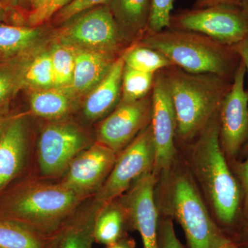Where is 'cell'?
<instances>
[{
  "mask_svg": "<svg viewBox=\"0 0 248 248\" xmlns=\"http://www.w3.org/2000/svg\"><path fill=\"white\" fill-rule=\"evenodd\" d=\"M19 14L12 12L0 4V23L8 20L9 18L18 17Z\"/></svg>",
  "mask_w": 248,
  "mask_h": 248,
  "instance_id": "f35d334b",
  "label": "cell"
},
{
  "mask_svg": "<svg viewBox=\"0 0 248 248\" xmlns=\"http://www.w3.org/2000/svg\"><path fill=\"white\" fill-rule=\"evenodd\" d=\"M153 0H112L109 7L122 36L144 35L148 30Z\"/></svg>",
  "mask_w": 248,
  "mask_h": 248,
  "instance_id": "ffe728a7",
  "label": "cell"
},
{
  "mask_svg": "<svg viewBox=\"0 0 248 248\" xmlns=\"http://www.w3.org/2000/svg\"><path fill=\"white\" fill-rule=\"evenodd\" d=\"M53 65L54 88L68 90L74 74L76 53L73 47L60 43L50 51Z\"/></svg>",
  "mask_w": 248,
  "mask_h": 248,
  "instance_id": "484cf974",
  "label": "cell"
},
{
  "mask_svg": "<svg viewBox=\"0 0 248 248\" xmlns=\"http://www.w3.org/2000/svg\"><path fill=\"white\" fill-rule=\"evenodd\" d=\"M161 71L175 112L176 137L182 141L193 140L219 113L232 81L210 73H187L174 66Z\"/></svg>",
  "mask_w": 248,
  "mask_h": 248,
  "instance_id": "6da1fadb",
  "label": "cell"
},
{
  "mask_svg": "<svg viewBox=\"0 0 248 248\" xmlns=\"http://www.w3.org/2000/svg\"><path fill=\"white\" fill-rule=\"evenodd\" d=\"M174 0H153L147 32H158L170 28Z\"/></svg>",
  "mask_w": 248,
  "mask_h": 248,
  "instance_id": "f1b7e54d",
  "label": "cell"
},
{
  "mask_svg": "<svg viewBox=\"0 0 248 248\" xmlns=\"http://www.w3.org/2000/svg\"><path fill=\"white\" fill-rule=\"evenodd\" d=\"M246 243H247V245L248 246V231L247 236H246Z\"/></svg>",
  "mask_w": 248,
  "mask_h": 248,
  "instance_id": "7bdbcfd3",
  "label": "cell"
},
{
  "mask_svg": "<svg viewBox=\"0 0 248 248\" xmlns=\"http://www.w3.org/2000/svg\"><path fill=\"white\" fill-rule=\"evenodd\" d=\"M74 99L66 89L51 88L32 91L29 103L34 115L56 122L62 120L71 112Z\"/></svg>",
  "mask_w": 248,
  "mask_h": 248,
  "instance_id": "44dd1931",
  "label": "cell"
},
{
  "mask_svg": "<svg viewBox=\"0 0 248 248\" xmlns=\"http://www.w3.org/2000/svg\"><path fill=\"white\" fill-rule=\"evenodd\" d=\"M152 93L134 102H121L99 124L95 141L119 154L151 122Z\"/></svg>",
  "mask_w": 248,
  "mask_h": 248,
  "instance_id": "30bf717a",
  "label": "cell"
},
{
  "mask_svg": "<svg viewBox=\"0 0 248 248\" xmlns=\"http://www.w3.org/2000/svg\"><path fill=\"white\" fill-rule=\"evenodd\" d=\"M76 65L68 91L75 98L91 92L112 68L119 57L115 53H104L74 48Z\"/></svg>",
  "mask_w": 248,
  "mask_h": 248,
  "instance_id": "ac0fdd59",
  "label": "cell"
},
{
  "mask_svg": "<svg viewBox=\"0 0 248 248\" xmlns=\"http://www.w3.org/2000/svg\"><path fill=\"white\" fill-rule=\"evenodd\" d=\"M72 0H50L41 9L35 11H29L26 16V19L29 27H40L48 22L60 10L64 7Z\"/></svg>",
  "mask_w": 248,
  "mask_h": 248,
  "instance_id": "4dcf8cb0",
  "label": "cell"
},
{
  "mask_svg": "<svg viewBox=\"0 0 248 248\" xmlns=\"http://www.w3.org/2000/svg\"><path fill=\"white\" fill-rule=\"evenodd\" d=\"M235 168L243 192L244 213L248 224V157L244 162L236 164Z\"/></svg>",
  "mask_w": 248,
  "mask_h": 248,
  "instance_id": "d6a6232c",
  "label": "cell"
},
{
  "mask_svg": "<svg viewBox=\"0 0 248 248\" xmlns=\"http://www.w3.org/2000/svg\"><path fill=\"white\" fill-rule=\"evenodd\" d=\"M241 0H195L194 9H202L216 5H234L241 6Z\"/></svg>",
  "mask_w": 248,
  "mask_h": 248,
  "instance_id": "836d02e7",
  "label": "cell"
},
{
  "mask_svg": "<svg viewBox=\"0 0 248 248\" xmlns=\"http://www.w3.org/2000/svg\"><path fill=\"white\" fill-rule=\"evenodd\" d=\"M156 179L154 171L146 173L119 197L128 214L131 228L141 235L143 248H160L154 197Z\"/></svg>",
  "mask_w": 248,
  "mask_h": 248,
  "instance_id": "5bb4252c",
  "label": "cell"
},
{
  "mask_svg": "<svg viewBox=\"0 0 248 248\" xmlns=\"http://www.w3.org/2000/svg\"><path fill=\"white\" fill-rule=\"evenodd\" d=\"M140 44L158 50L183 71L210 73L231 81L241 61L232 46L192 31L167 28L146 32Z\"/></svg>",
  "mask_w": 248,
  "mask_h": 248,
  "instance_id": "3957f363",
  "label": "cell"
},
{
  "mask_svg": "<svg viewBox=\"0 0 248 248\" xmlns=\"http://www.w3.org/2000/svg\"><path fill=\"white\" fill-rule=\"evenodd\" d=\"M0 4L16 14L25 15L27 13L23 6L22 0H0Z\"/></svg>",
  "mask_w": 248,
  "mask_h": 248,
  "instance_id": "d590c367",
  "label": "cell"
},
{
  "mask_svg": "<svg viewBox=\"0 0 248 248\" xmlns=\"http://www.w3.org/2000/svg\"><path fill=\"white\" fill-rule=\"evenodd\" d=\"M155 74L138 71L124 64L121 102H134L151 94Z\"/></svg>",
  "mask_w": 248,
  "mask_h": 248,
  "instance_id": "4316f807",
  "label": "cell"
},
{
  "mask_svg": "<svg viewBox=\"0 0 248 248\" xmlns=\"http://www.w3.org/2000/svg\"><path fill=\"white\" fill-rule=\"evenodd\" d=\"M218 113L199 135L192 161L217 218L223 224L231 225L239 213L241 190L227 164L220 143Z\"/></svg>",
  "mask_w": 248,
  "mask_h": 248,
  "instance_id": "277c9868",
  "label": "cell"
},
{
  "mask_svg": "<svg viewBox=\"0 0 248 248\" xmlns=\"http://www.w3.org/2000/svg\"><path fill=\"white\" fill-rule=\"evenodd\" d=\"M155 148L151 124L120 152L112 170L94 198L103 204L123 195L146 173L154 170Z\"/></svg>",
  "mask_w": 248,
  "mask_h": 248,
  "instance_id": "ba28073f",
  "label": "cell"
},
{
  "mask_svg": "<svg viewBox=\"0 0 248 248\" xmlns=\"http://www.w3.org/2000/svg\"><path fill=\"white\" fill-rule=\"evenodd\" d=\"M131 228L128 214L120 199L104 204L99 210L94 226V239L97 244L108 245L128 236Z\"/></svg>",
  "mask_w": 248,
  "mask_h": 248,
  "instance_id": "d6986e66",
  "label": "cell"
},
{
  "mask_svg": "<svg viewBox=\"0 0 248 248\" xmlns=\"http://www.w3.org/2000/svg\"><path fill=\"white\" fill-rule=\"evenodd\" d=\"M94 142L76 124L56 121L46 125L37 143L40 177L58 181L72 161Z\"/></svg>",
  "mask_w": 248,
  "mask_h": 248,
  "instance_id": "52a82bcc",
  "label": "cell"
},
{
  "mask_svg": "<svg viewBox=\"0 0 248 248\" xmlns=\"http://www.w3.org/2000/svg\"><path fill=\"white\" fill-rule=\"evenodd\" d=\"M152 99L153 110L151 125L155 148L153 171L156 174L169 172L176 154L174 145L177 129L175 112L161 71L155 74Z\"/></svg>",
  "mask_w": 248,
  "mask_h": 248,
  "instance_id": "7c38bea8",
  "label": "cell"
},
{
  "mask_svg": "<svg viewBox=\"0 0 248 248\" xmlns=\"http://www.w3.org/2000/svg\"><path fill=\"white\" fill-rule=\"evenodd\" d=\"M83 14L60 31V43L99 53H117L123 36L108 5Z\"/></svg>",
  "mask_w": 248,
  "mask_h": 248,
  "instance_id": "9c48e42d",
  "label": "cell"
},
{
  "mask_svg": "<svg viewBox=\"0 0 248 248\" xmlns=\"http://www.w3.org/2000/svg\"><path fill=\"white\" fill-rule=\"evenodd\" d=\"M125 66L148 73H155L172 66L165 55L146 46L136 45L122 55Z\"/></svg>",
  "mask_w": 248,
  "mask_h": 248,
  "instance_id": "cb8c5ba5",
  "label": "cell"
},
{
  "mask_svg": "<svg viewBox=\"0 0 248 248\" xmlns=\"http://www.w3.org/2000/svg\"><path fill=\"white\" fill-rule=\"evenodd\" d=\"M160 248H184L178 239L172 220L166 219L159 229Z\"/></svg>",
  "mask_w": 248,
  "mask_h": 248,
  "instance_id": "1f68e13d",
  "label": "cell"
},
{
  "mask_svg": "<svg viewBox=\"0 0 248 248\" xmlns=\"http://www.w3.org/2000/svg\"><path fill=\"white\" fill-rule=\"evenodd\" d=\"M241 8L248 17V0H241Z\"/></svg>",
  "mask_w": 248,
  "mask_h": 248,
  "instance_id": "60d3db41",
  "label": "cell"
},
{
  "mask_svg": "<svg viewBox=\"0 0 248 248\" xmlns=\"http://www.w3.org/2000/svg\"><path fill=\"white\" fill-rule=\"evenodd\" d=\"M50 1V0H30V11H37L48 4Z\"/></svg>",
  "mask_w": 248,
  "mask_h": 248,
  "instance_id": "ab89813d",
  "label": "cell"
},
{
  "mask_svg": "<svg viewBox=\"0 0 248 248\" xmlns=\"http://www.w3.org/2000/svg\"><path fill=\"white\" fill-rule=\"evenodd\" d=\"M103 205L94 197L85 201L52 236L48 248H93L96 217Z\"/></svg>",
  "mask_w": 248,
  "mask_h": 248,
  "instance_id": "9a60e30c",
  "label": "cell"
},
{
  "mask_svg": "<svg viewBox=\"0 0 248 248\" xmlns=\"http://www.w3.org/2000/svg\"><path fill=\"white\" fill-rule=\"evenodd\" d=\"M22 86L32 91L54 88L53 69L50 52H43L26 62L23 69Z\"/></svg>",
  "mask_w": 248,
  "mask_h": 248,
  "instance_id": "d4e9b609",
  "label": "cell"
},
{
  "mask_svg": "<svg viewBox=\"0 0 248 248\" xmlns=\"http://www.w3.org/2000/svg\"><path fill=\"white\" fill-rule=\"evenodd\" d=\"M232 47L239 55L241 61L246 66V73H248V37L238 45L233 46Z\"/></svg>",
  "mask_w": 248,
  "mask_h": 248,
  "instance_id": "e575fe53",
  "label": "cell"
},
{
  "mask_svg": "<svg viewBox=\"0 0 248 248\" xmlns=\"http://www.w3.org/2000/svg\"><path fill=\"white\" fill-rule=\"evenodd\" d=\"M25 63H11L0 67V108L5 107L19 88Z\"/></svg>",
  "mask_w": 248,
  "mask_h": 248,
  "instance_id": "83f0119b",
  "label": "cell"
},
{
  "mask_svg": "<svg viewBox=\"0 0 248 248\" xmlns=\"http://www.w3.org/2000/svg\"><path fill=\"white\" fill-rule=\"evenodd\" d=\"M135 241L128 236H124L119 241L106 246V248H135Z\"/></svg>",
  "mask_w": 248,
  "mask_h": 248,
  "instance_id": "74e56055",
  "label": "cell"
},
{
  "mask_svg": "<svg viewBox=\"0 0 248 248\" xmlns=\"http://www.w3.org/2000/svg\"><path fill=\"white\" fill-rule=\"evenodd\" d=\"M88 199L58 181L37 177L6 199L0 215L50 237Z\"/></svg>",
  "mask_w": 248,
  "mask_h": 248,
  "instance_id": "7a4b0ae2",
  "label": "cell"
},
{
  "mask_svg": "<svg viewBox=\"0 0 248 248\" xmlns=\"http://www.w3.org/2000/svg\"><path fill=\"white\" fill-rule=\"evenodd\" d=\"M246 68L240 62L219 110V140L225 155L234 159L248 141V91L245 89Z\"/></svg>",
  "mask_w": 248,
  "mask_h": 248,
  "instance_id": "8fae6325",
  "label": "cell"
},
{
  "mask_svg": "<svg viewBox=\"0 0 248 248\" xmlns=\"http://www.w3.org/2000/svg\"><path fill=\"white\" fill-rule=\"evenodd\" d=\"M23 6H29V11H30V0H22Z\"/></svg>",
  "mask_w": 248,
  "mask_h": 248,
  "instance_id": "b9f144b4",
  "label": "cell"
},
{
  "mask_svg": "<svg viewBox=\"0 0 248 248\" xmlns=\"http://www.w3.org/2000/svg\"><path fill=\"white\" fill-rule=\"evenodd\" d=\"M111 1L112 0H72L60 10L51 19L58 24L68 22L93 8L108 5Z\"/></svg>",
  "mask_w": 248,
  "mask_h": 248,
  "instance_id": "f546056e",
  "label": "cell"
},
{
  "mask_svg": "<svg viewBox=\"0 0 248 248\" xmlns=\"http://www.w3.org/2000/svg\"><path fill=\"white\" fill-rule=\"evenodd\" d=\"M40 27H22L0 23V56L16 58L35 45L42 35Z\"/></svg>",
  "mask_w": 248,
  "mask_h": 248,
  "instance_id": "603a6c76",
  "label": "cell"
},
{
  "mask_svg": "<svg viewBox=\"0 0 248 248\" xmlns=\"http://www.w3.org/2000/svg\"><path fill=\"white\" fill-rule=\"evenodd\" d=\"M51 237L0 215V248H48Z\"/></svg>",
  "mask_w": 248,
  "mask_h": 248,
  "instance_id": "7402d4cb",
  "label": "cell"
},
{
  "mask_svg": "<svg viewBox=\"0 0 248 248\" xmlns=\"http://www.w3.org/2000/svg\"><path fill=\"white\" fill-rule=\"evenodd\" d=\"M171 190V210L180 223L189 248H221L231 242L209 215L192 178L179 174Z\"/></svg>",
  "mask_w": 248,
  "mask_h": 248,
  "instance_id": "5b68a950",
  "label": "cell"
},
{
  "mask_svg": "<svg viewBox=\"0 0 248 248\" xmlns=\"http://www.w3.org/2000/svg\"><path fill=\"white\" fill-rule=\"evenodd\" d=\"M14 117L8 114L5 107L0 108V141H1L8 125L11 123V120Z\"/></svg>",
  "mask_w": 248,
  "mask_h": 248,
  "instance_id": "8d00e7d4",
  "label": "cell"
},
{
  "mask_svg": "<svg viewBox=\"0 0 248 248\" xmlns=\"http://www.w3.org/2000/svg\"><path fill=\"white\" fill-rule=\"evenodd\" d=\"M170 28L198 32L233 46L248 37V17L241 6L234 5L192 8L172 14Z\"/></svg>",
  "mask_w": 248,
  "mask_h": 248,
  "instance_id": "8992f818",
  "label": "cell"
},
{
  "mask_svg": "<svg viewBox=\"0 0 248 248\" xmlns=\"http://www.w3.org/2000/svg\"><path fill=\"white\" fill-rule=\"evenodd\" d=\"M117 156L95 141L72 161L58 182L88 198L94 197L110 174Z\"/></svg>",
  "mask_w": 248,
  "mask_h": 248,
  "instance_id": "4fadbf2b",
  "label": "cell"
},
{
  "mask_svg": "<svg viewBox=\"0 0 248 248\" xmlns=\"http://www.w3.org/2000/svg\"><path fill=\"white\" fill-rule=\"evenodd\" d=\"M124 68L121 55L105 78L90 92L83 107V115L86 120L96 121L107 117L120 104Z\"/></svg>",
  "mask_w": 248,
  "mask_h": 248,
  "instance_id": "e0dca14e",
  "label": "cell"
},
{
  "mask_svg": "<svg viewBox=\"0 0 248 248\" xmlns=\"http://www.w3.org/2000/svg\"><path fill=\"white\" fill-rule=\"evenodd\" d=\"M27 122L14 117L0 141V190L14 180L25 166L28 156Z\"/></svg>",
  "mask_w": 248,
  "mask_h": 248,
  "instance_id": "2e32d148",
  "label": "cell"
}]
</instances>
